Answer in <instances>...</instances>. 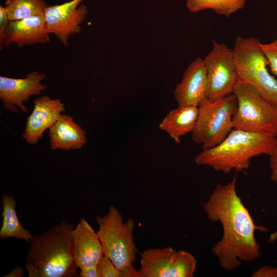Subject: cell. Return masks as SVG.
I'll list each match as a JSON object with an SVG mask.
<instances>
[{
    "label": "cell",
    "instance_id": "5",
    "mask_svg": "<svg viewBox=\"0 0 277 277\" xmlns=\"http://www.w3.org/2000/svg\"><path fill=\"white\" fill-rule=\"evenodd\" d=\"M95 219L104 255L120 271L132 265L137 251L133 239L134 219L130 217L124 222L122 214L113 205L109 206L106 215H97Z\"/></svg>",
    "mask_w": 277,
    "mask_h": 277
},
{
    "label": "cell",
    "instance_id": "2",
    "mask_svg": "<svg viewBox=\"0 0 277 277\" xmlns=\"http://www.w3.org/2000/svg\"><path fill=\"white\" fill-rule=\"evenodd\" d=\"M276 142L275 136L233 128L218 145L203 149L194 161L225 174L232 170L239 172L249 168L253 157L270 155Z\"/></svg>",
    "mask_w": 277,
    "mask_h": 277
},
{
    "label": "cell",
    "instance_id": "15",
    "mask_svg": "<svg viewBox=\"0 0 277 277\" xmlns=\"http://www.w3.org/2000/svg\"><path fill=\"white\" fill-rule=\"evenodd\" d=\"M45 26L44 15H36L21 20L11 21L5 34L4 46L14 43L19 48L50 41Z\"/></svg>",
    "mask_w": 277,
    "mask_h": 277
},
{
    "label": "cell",
    "instance_id": "16",
    "mask_svg": "<svg viewBox=\"0 0 277 277\" xmlns=\"http://www.w3.org/2000/svg\"><path fill=\"white\" fill-rule=\"evenodd\" d=\"M49 130L53 150L80 149L87 141L86 131L69 115L61 114Z\"/></svg>",
    "mask_w": 277,
    "mask_h": 277
},
{
    "label": "cell",
    "instance_id": "30",
    "mask_svg": "<svg viewBox=\"0 0 277 277\" xmlns=\"http://www.w3.org/2000/svg\"><path fill=\"white\" fill-rule=\"evenodd\" d=\"M277 238V231L274 233L272 234L269 238V242H273Z\"/></svg>",
    "mask_w": 277,
    "mask_h": 277
},
{
    "label": "cell",
    "instance_id": "6",
    "mask_svg": "<svg viewBox=\"0 0 277 277\" xmlns=\"http://www.w3.org/2000/svg\"><path fill=\"white\" fill-rule=\"evenodd\" d=\"M233 94L237 107L234 129L277 136V106L265 98L253 86L238 81Z\"/></svg>",
    "mask_w": 277,
    "mask_h": 277
},
{
    "label": "cell",
    "instance_id": "17",
    "mask_svg": "<svg viewBox=\"0 0 277 277\" xmlns=\"http://www.w3.org/2000/svg\"><path fill=\"white\" fill-rule=\"evenodd\" d=\"M198 111V106H177L167 113L160 123L159 128L178 144L183 136L193 130Z\"/></svg>",
    "mask_w": 277,
    "mask_h": 277
},
{
    "label": "cell",
    "instance_id": "29",
    "mask_svg": "<svg viewBox=\"0 0 277 277\" xmlns=\"http://www.w3.org/2000/svg\"><path fill=\"white\" fill-rule=\"evenodd\" d=\"M24 275V269L19 266L15 267L8 274L5 275L7 277H22Z\"/></svg>",
    "mask_w": 277,
    "mask_h": 277
},
{
    "label": "cell",
    "instance_id": "9",
    "mask_svg": "<svg viewBox=\"0 0 277 277\" xmlns=\"http://www.w3.org/2000/svg\"><path fill=\"white\" fill-rule=\"evenodd\" d=\"M190 263L187 251L171 246L151 248L141 255L139 277H182Z\"/></svg>",
    "mask_w": 277,
    "mask_h": 277
},
{
    "label": "cell",
    "instance_id": "3",
    "mask_svg": "<svg viewBox=\"0 0 277 277\" xmlns=\"http://www.w3.org/2000/svg\"><path fill=\"white\" fill-rule=\"evenodd\" d=\"M73 228L63 221L42 234L32 235L26 260L37 267L39 277L78 276L73 255Z\"/></svg>",
    "mask_w": 277,
    "mask_h": 277
},
{
    "label": "cell",
    "instance_id": "8",
    "mask_svg": "<svg viewBox=\"0 0 277 277\" xmlns=\"http://www.w3.org/2000/svg\"><path fill=\"white\" fill-rule=\"evenodd\" d=\"M204 60L206 71V97L217 100L233 93L238 81L232 49L212 41V48Z\"/></svg>",
    "mask_w": 277,
    "mask_h": 277
},
{
    "label": "cell",
    "instance_id": "10",
    "mask_svg": "<svg viewBox=\"0 0 277 277\" xmlns=\"http://www.w3.org/2000/svg\"><path fill=\"white\" fill-rule=\"evenodd\" d=\"M85 0H71L60 5L48 6L44 14L45 26L49 34H54L66 47L69 37L81 32V25L88 10L81 4Z\"/></svg>",
    "mask_w": 277,
    "mask_h": 277
},
{
    "label": "cell",
    "instance_id": "26",
    "mask_svg": "<svg viewBox=\"0 0 277 277\" xmlns=\"http://www.w3.org/2000/svg\"><path fill=\"white\" fill-rule=\"evenodd\" d=\"M79 275L81 277H101L96 265L80 268Z\"/></svg>",
    "mask_w": 277,
    "mask_h": 277
},
{
    "label": "cell",
    "instance_id": "27",
    "mask_svg": "<svg viewBox=\"0 0 277 277\" xmlns=\"http://www.w3.org/2000/svg\"><path fill=\"white\" fill-rule=\"evenodd\" d=\"M121 272L123 277H139L138 270H136L132 265L128 266Z\"/></svg>",
    "mask_w": 277,
    "mask_h": 277
},
{
    "label": "cell",
    "instance_id": "19",
    "mask_svg": "<svg viewBox=\"0 0 277 277\" xmlns=\"http://www.w3.org/2000/svg\"><path fill=\"white\" fill-rule=\"evenodd\" d=\"M48 6L43 0H6L5 7L11 22L44 15Z\"/></svg>",
    "mask_w": 277,
    "mask_h": 277
},
{
    "label": "cell",
    "instance_id": "7",
    "mask_svg": "<svg viewBox=\"0 0 277 277\" xmlns=\"http://www.w3.org/2000/svg\"><path fill=\"white\" fill-rule=\"evenodd\" d=\"M237 107L232 93L217 100L205 98L198 105L195 125L190 133L192 140L203 149L220 143L233 129L232 120Z\"/></svg>",
    "mask_w": 277,
    "mask_h": 277
},
{
    "label": "cell",
    "instance_id": "4",
    "mask_svg": "<svg viewBox=\"0 0 277 277\" xmlns=\"http://www.w3.org/2000/svg\"><path fill=\"white\" fill-rule=\"evenodd\" d=\"M232 49L238 81L251 85L265 98L277 106V80L268 70L260 40L239 36Z\"/></svg>",
    "mask_w": 277,
    "mask_h": 277
},
{
    "label": "cell",
    "instance_id": "1",
    "mask_svg": "<svg viewBox=\"0 0 277 277\" xmlns=\"http://www.w3.org/2000/svg\"><path fill=\"white\" fill-rule=\"evenodd\" d=\"M236 175L225 184L216 185L203 205L208 219L220 222L223 236L212 248L220 266L231 271L242 265V261H253L261 255L255 237L257 226L236 191Z\"/></svg>",
    "mask_w": 277,
    "mask_h": 277
},
{
    "label": "cell",
    "instance_id": "20",
    "mask_svg": "<svg viewBox=\"0 0 277 277\" xmlns=\"http://www.w3.org/2000/svg\"><path fill=\"white\" fill-rule=\"evenodd\" d=\"M246 0H187L186 7L191 12L210 9L227 17L242 9Z\"/></svg>",
    "mask_w": 277,
    "mask_h": 277
},
{
    "label": "cell",
    "instance_id": "11",
    "mask_svg": "<svg viewBox=\"0 0 277 277\" xmlns=\"http://www.w3.org/2000/svg\"><path fill=\"white\" fill-rule=\"evenodd\" d=\"M45 74L38 71L28 73L23 78L0 76V99L7 110L18 113V107L23 112L28 110L24 102L28 101L31 96L41 94L46 90L47 86L42 84Z\"/></svg>",
    "mask_w": 277,
    "mask_h": 277
},
{
    "label": "cell",
    "instance_id": "14",
    "mask_svg": "<svg viewBox=\"0 0 277 277\" xmlns=\"http://www.w3.org/2000/svg\"><path fill=\"white\" fill-rule=\"evenodd\" d=\"M73 255L77 268L95 265L103 255L102 245L94 229L82 218L72 232Z\"/></svg>",
    "mask_w": 277,
    "mask_h": 277
},
{
    "label": "cell",
    "instance_id": "28",
    "mask_svg": "<svg viewBox=\"0 0 277 277\" xmlns=\"http://www.w3.org/2000/svg\"><path fill=\"white\" fill-rule=\"evenodd\" d=\"M25 267L27 269L28 276L29 277H39V273L38 269L34 265L26 263Z\"/></svg>",
    "mask_w": 277,
    "mask_h": 277
},
{
    "label": "cell",
    "instance_id": "12",
    "mask_svg": "<svg viewBox=\"0 0 277 277\" xmlns=\"http://www.w3.org/2000/svg\"><path fill=\"white\" fill-rule=\"evenodd\" d=\"M65 110L64 105L60 99H51L47 95L37 98L34 101L33 110L27 118L23 138L30 144H36Z\"/></svg>",
    "mask_w": 277,
    "mask_h": 277
},
{
    "label": "cell",
    "instance_id": "23",
    "mask_svg": "<svg viewBox=\"0 0 277 277\" xmlns=\"http://www.w3.org/2000/svg\"><path fill=\"white\" fill-rule=\"evenodd\" d=\"M10 21L5 6L0 5V49L4 48V41Z\"/></svg>",
    "mask_w": 277,
    "mask_h": 277
},
{
    "label": "cell",
    "instance_id": "18",
    "mask_svg": "<svg viewBox=\"0 0 277 277\" xmlns=\"http://www.w3.org/2000/svg\"><path fill=\"white\" fill-rule=\"evenodd\" d=\"M2 224L0 229V239L15 238L29 243L32 237L30 232L21 224L16 210L14 197L3 194L1 198Z\"/></svg>",
    "mask_w": 277,
    "mask_h": 277
},
{
    "label": "cell",
    "instance_id": "24",
    "mask_svg": "<svg viewBox=\"0 0 277 277\" xmlns=\"http://www.w3.org/2000/svg\"><path fill=\"white\" fill-rule=\"evenodd\" d=\"M252 277H277V267L268 265L262 266L252 273Z\"/></svg>",
    "mask_w": 277,
    "mask_h": 277
},
{
    "label": "cell",
    "instance_id": "21",
    "mask_svg": "<svg viewBox=\"0 0 277 277\" xmlns=\"http://www.w3.org/2000/svg\"><path fill=\"white\" fill-rule=\"evenodd\" d=\"M96 265L101 277H123L121 271L110 259L104 254Z\"/></svg>",
    "mask_w": 277,
    "mask_h": 277
},
{
    "label": "cell",
    "instance_id": "13",
    "mask_svg": "<svg viewBox=\"0 0 277 277\" xmlns=\"http://www.w3.org/2000/svg\"><path fill=\"white\" fill-rule=\"evenodd\" d=\"M207 89L206 71L204 60L197 58L185 70L181 81L174 91V96L179 107L194 106L206 98Z\"/></svg>",
    "mask_w": 277,
    "mask_h": 277
},
{
    "label": "cell",
    "instance_id": "25",
    "mask_svg": "<svg viewBox=\"0 0 277 277\" xmlns=\"http://www.w3.org/2000/svg\"><path fill=\"white\" fill-rule=\"evenodd\" d=\"M269 156V166L271 170L270 178L277 185V136L274 148Z\"/></svg>",
    "mask_w": 277,
    "mask_h": 277
},
{
    "label": "cell",
    "instance_id": "22",
    "mask_svg": "<svg viewBox=\"0 0 277 277\" xmlns=\"http://www.w3.org/2000/svg\"><path fill=\"white\" fill-rule=\"evenodd\" d=\"M261 48L270 71L277 77V39L269 43H261Z\"/></svg>",
    "mask_w": 277,
    "mask_h": 277
}]
</instances>
